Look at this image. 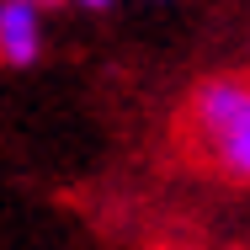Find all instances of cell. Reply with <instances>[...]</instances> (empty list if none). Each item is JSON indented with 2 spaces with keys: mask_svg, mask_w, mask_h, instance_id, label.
<instances>
[{
  "mask_svg": "<svg viewBox=\"0 0 250 250\" xmlns=\"http://www.w3.org/2000/svg\"><path fill=\"white\" fill-rule=\"evenodd\" d=\"M197 128L224 160L229 176L250 181V85L245 80H208L197 91Z\"/></svg>",
  "mask_w": 250,
  "mask_h": 250,
  "instance_id": "cell-1",
  "label": "cell"
},
{
  "mask_svg": "<svg viewBox=\"0 0 250 250\" xmlns=\"http://www.w3.org/2000/svg\"><path fill=\"white\" fill-rule=\"evenodd\" d=\"M43 53V16L27 0H0V59L5 64H32Z\"/></svg>",
  "mask_w": 250,
  "mask_h": 250,
  "instance_id": "cell-2",
  "label": "cell"
},
{
  "mask_svg": "<svg viewBox=\"0 0 250 250\" xmlns=\"http://www.w3.org/2000/svg\"><path fill=\"white\" fill-rule=\"evenodd\" d=\"M80 5H85V11H106L112 0H80Z\"/></svg>",
  "mask_w": 250,
  "mask_h": 250,
  "instance_id": "cell-3",
  "label": "cell"
},
{
  "mask_svg": "<svg viewBox=\"0 0 250 250\" xmlns=\"http://www.w3.org/2000/svg\"><path fill=\"white\" fill-rule=\"evenodd\" d=\"M27 5H38V11H53V5H59V0H27Z\"/></svg>",
  "mask_w": 250,
  "mask_h": 250,
  "instance_id": "cell-4",
  "label": "cell"
}]
</instances>
